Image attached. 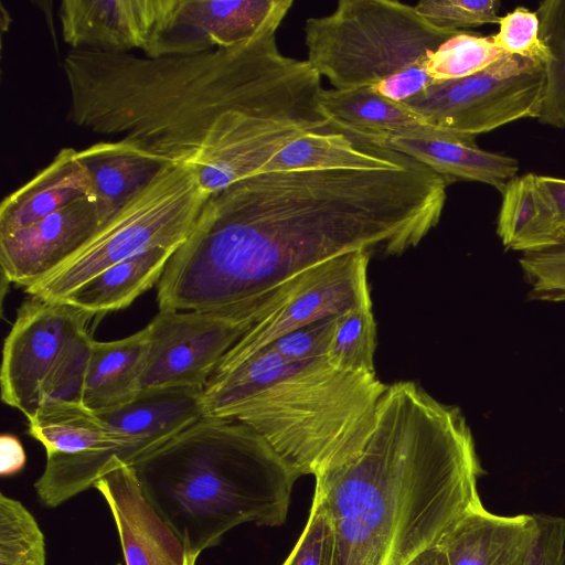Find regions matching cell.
Instances as JSON below:
<instances>
[{
  "label": "cell",
  "mask_w": 565,
  "mask_h": 565,
  "mask_svg": "<svg viewBox=\"0 0 565 565\" xmlns=\"http://www.w3.org/2000/svg\"><path fill=\"white\" fill-rule=\"evenodd\" d=\"M450 183L405 154L390 167L241 179L209 195L157 285L159 310L258 305L334 257L401 255L438 224Z\"/></svg>",
  "instance_id": "6da1fadb"
},
{
  "label": "cell",
  "mask_w": 565,
  "mask_h": 565,
  "mask_svg": "<svg viewBox=\"0 0 565 565\" xmlns=\"http://www.w3.org/2000/svg\"><path fill=\"white\" fill-rule=\"evenodd\" d=\"M277 30L190 55L71 50L67 119L190 166L210 193L260 173L288 143L330 122L321 76L279 51Z\"/></svg>",
  "instance_id": "7a4b0ae2"
},
{
  "label": "cell",
  "mask_w": 565,
  "mask_h": 565,
  "mask_svg": "<svg viewBox=\"0 0 565 565\" xmlns=\"http://www.w3.org/2000/svg\"><path fill=\"white\" fill-rule=\"evenodd\" d=\"M484 473L459 407L412 381L387 385L361 451L316 476L332 565H408L483 504Z\"/></svg>",
  "instance_id": "3957f363"
},
{
  "label": "cell",
  "mask_w": 565,
  "mask_h": 565,
  "mask_svg": "<svg viewBox=\"0 0 565 565\" xmlns=\"http://www.w3.org/2000/svg\"><path fill=\"white\" fill-rule=\"evenodd\" d=\"M131 467L194 564L237 525H281L299 478L250 427L209 416Z\"/></svg>",
  "instance_id": "277c9868"
},
{
  "label": "cell",
  "mask_w": 565,
  "mask_h": 565,
  "mask_svg": "<svg viewBox=\"0 0 565 565\" xmlns=\"http://www.w3.org/2000/svg\"><path fill=\"white\" fill-rule=\"evenodd\" d=\"M386 387L376 373L343 371L328 358L287 360L225 418L255 430L298 477H316L361 451Z\"/></svg>",
  "instance_id": "5b68a950"
},
{
  "label": "cell",
  "mask_w": 565,
  "mask_h": 565,
  "mask_svg": "<svg viewBox=\"0 0 565 565\" xmlns=\"http://www.w3.org/2000/svg\"><path fill=\"white\" fill-rule=\"evenodd\" d=\"M307 62L335 89L371 87L424 65L461 31L440 29L415 6L393 0H340L330 14L305 22Z\"/></svg>",
  "instance_id": "8992f818"
},
{
  "label": "cell",
  "mask_w": 565,
  "mask_h": 565,
  "mask_svg": "<svg viewBox=\"0 0 565 565\" xmlns=\"http://www.w3.org/2000/svg\"><path fill=\"white\" fill-rule=\"evenodd\" d=\"M211 193L188 164L168 163L70 258L25 292L62 301L90 278L153 247H179Z\"/></svg>",
  "instance_id": "52a82bcc"
},
{
  "label": "cell",
  "mask_w": 565,
  "mask_h": 565,
  "mask_svg": "<svg viewBox=\"0 0 565 565\" xmlns=\"http://www.w3.org/2000/svg\"><path fill=\"white\" fill-rule=\"evenodd\" d=\"M281 301L216 310H159L146 326L148 348L138 393L203 390L228 350Z\"/></svg>",
  "instance_id": "ba28073f"
},
{
  "label": "cell",
  "mask_w": 565,
  "mask_h": 565,
  "mask_svg": "<svg viewBox=\"0 0 565 565\" xmlns=\"http://www.w3.org/2000/svg\"><path fill=\"white\" fill-rule=\"evenodd\" d=\"M544 65L504 54L483 71L436 83L403 103L427 124L476 137L524 118H539Z\"/></svg>",
  "instance_id": "9c48e42d"
},
{
  "label": "cell",
  "mask_w": 565,
  "mask_h": 565,
  "mask_svg": "<svg viewBox=\"0 0 565 565\" xmlns=\"http://www.w3.org/2000/svg\"><path fill=\"white\" fill-rule=\"evenodd\" d=\"M369 252L344 254L300 274L288 297L256 321L228 350L217 367L233 366L308 323L372 306Z\"/></svg>",
  "instance_id": "30bf717a"
},
{
  "label": "cell",
  "mask_w": 565,
  "mask_h": 565,
  "mask_svg": "<svg viewBox=\"0 0 565 565\" xmlns=\"http://www.w3.org/2000/svg\"><path fill=\"white\" fill-rule=\"evenodd\" d=\"M94 318L64 301L30 296L19 307L3 342L1 399L26 419L40 408L42 385L60 354Z\"/></svg>",
  "instance_id": "8fae6325"
},
{
  "label": "cell",
  "mask_w": 565,
  "mask_h": 565,
  "mask_svg": "<svg viewBox=\"0 0 565 565\" xmlns=\"http://www.w3.org/2000/svg\"><path fill=\"white\" fill-rule=\"evenodd\" d=\"M292 0H177L172 19L147 57L198 54L247 42L279 28Z\"/></svg>",
  "instance_id": "7c38bea8"
},
{
  "label": "cell",
  "mask_w": 565,
  "mask_h": 565,
  "mask_svg": "<svg viewBox=\"0 0 565 565\" xmlns=\"http://www.w3.org/2000/svg\"><path fill=\"white\" fill-rule=\"evenodd\" d=\"M177 0H63L58 18L72 50H141L147 54L169 25Z\"/></svg>",
  "instance_id": "4fadbf2b"
},
{
  "label": "cell",
  "mask_w": 565,
  "mask_h": 565,
  "mask_svg": "<svg viewBox=\"0 0 565 565\" xmlns=\"http://www.w3.org/2000/svg\"><path fill=\"white\" fill-rule=\"evenodd\" d=\"M102 225L95 199L85 198L0 235L2 276L26 289L70 258Z\"/></svg>",
  "instance_id": "5bb4252c"
},
{
  "label": "cell",
  "mask_w": 565,
  "mask_h": 565,
  "mask_svg": "<svg viewBox=\"0 0 565 565\" xmlns=\"http://www.w3.org/2000/svg\"><path fill=\"white\" fill-rule=\"evenodd\" d=\"M110 509L126 565H195L142 491L131 466L113 459L94 483Z\"/></svg>",
  "instance_id": "9a60e30c"
},
{
  "label": "cell",
  "mask_w": 565,
  "mask_h": 565,
  "mask_svg": "<svg viewBox=\"0 0 565 565\" xmlns=\"http://www.w3.org/2000/svg\"><path fill=\"white\" fill-rule=\"evenodd\" d=\"M344 134L361 143L403 153L451 182L457 180L480 182L499 192H502L507 184L518 177L520 169L515 158L481 149L476 143V137L452 131L434 138Z\"/></svg>",
  "instance_id": "2e32d148"
},
{
  "label": "cell",
  "mask_w": 565,
  "mask_h": 565,
  "mask_svg": "<svg viewBox=\"0 0 565 565\" xmlns=\"http://www.w3.org/2000/svg\"><path fill=\"white\" fill-rule=\"evenodd\" d=\"M539 527L535 513L500 515L479 505L439 541L448 565H530Z\"/></svg>",
  "instance_id": "e0dca14e"
},
{
  "label": "cell",
  "mask_w": 565,
  "mask_h": 565,
  "mask_svg": "<svg viewBox=\"0 0 565 565\" xmlns=\"http://www.w3.org/2000/svg\"><path fill=\"white\" fill-rule=\"evenodd\" d=\"M85 198H94L90 175L78 150L61 149L31 180L3 199L0 235L28 226Z\"/></svg>",
  "instance_id": "ac0fdd59"
},
{
  "label": "cell",
  "mask_w": 565,
  "mask_h": 565,
  "mask_svg": "<svg viewBox=\"0 0 565 565\" xmlns=\"http://www.w3.org/2000/svg\"><path fill=\"white\" fill-rule=\"evenodd\" d=\"M78 152L103 224L170 163L124 139L97 142Z\"/></svg>",
  "instance_id": "d6986e66"
},
{
  "label": "cell",
  "mask_w": 565,
  "mask_h": 565,
  "mask_svg": "<svg viewBox=\"0 0 565 565\" xmlns=\"http://www.w3.org/2000/svg\"><path fill=\"white\" fill-rule=\"evenodd\" d=\"M320 105L329 127L343 132L434 138L450 131L427 124L405 105L386 99L370 87L323 89Z\"/></svg>",
  "instance_id": "ffe728a7"
},
{
  "label": "cell",
  "mask_w": 565,
  "mask_h": 565,
  "mask_svg": "<svg viewBox=\"0 0 565 565\" xmlns=\"http://www.w3.org/2000/svg\"><path fill=\"white\" fill-rule=\"evenodd\" d=\"M501 195L497 234L507 249L523 254L557 245L565 239L537 174L515 177Z\"/></svg>",
  "instance_id": "44dd1931"
},
{
  "label": "cell",
  "mask_w": 565,
  "mask_h": 565,
  "mask_svg": "<svg viewBox=\"0 0 565 565\" xmlns=\"http://www.w3.org/2000/svg\"><path fill=\"white\" fill-rule=\"evenodd\" d=\"M178 247H153L100 271L62 301L94 317L129 307L158 285Z\"/></svg>",
  "instance_id": "7402d4cb"
},
{
  "label": "cell",
  "mask_w": 565,
  "mask_h": 565,
  "mask_svg": "<svg viewBox=\"0 0 565 565\" xmlns=\"http://www.w3.org/2000/svg\"><path fill=\"white\" fill-rule=\"evenodd\" d=\"M148 348V329L113 341H94L83 404L103 412L127 403L138 394Z\"/></svg>",
  "instance_id": "603a6c76"
},
{
  "label": "cell",
  "mask_w": 565,
  "mask_h": 565,
  "mask_svg": "<svg viewBox=\"0 0 565 565\" xmlns=\"http://www.w3.org/2000/svg\"><path fill=\"white\" fill-rule=\"evenodd\" d=\"M403 153L361 143L329 126L288 143L262 172L297 169L382 168L398 163Z\"/></svg>",
  "instance_id": "cb8c5ba5"
},
{
  "label": "cell",
  "mask_w": 565,
  "mask_h": 565,
  "mask_svg": "<svg viewBox=\"0 0 565 565\" xmlns=\"http://www.w3.org/2000/svg\"><path fill=\"white\" fill-rule=\"evenodd\" d=\"M536 13L541 36L552 55L544 65V89L537 120L565 130V0L542 1Z\"/></svg>",
  "instance_id": "d4e9b609"
},
{
  "label": "cell",
  "mask_w": 565,
  "mask_h": 565,
  "mask_svg": "<svg viewBox=\"0 0 565 565\" xmlns=\"http://www.w3.org/2000/svg\"><path fill=\"white\" fill-rule=\"evenodd\" d=\"M504 54L507 53L494 45L491 36L461 31L429 53L424 67L436 84L475 75Z\"/></svg>",
  "instance_id": "484cf974"
},
{
  "label": "cell",
  "mask_w": 565,
  "mask_h": 565,
  "mask_svg": "<svg viewBox=\"0 0 565 565\" xmlns=\"http://www.w3.org/2000/svg\"><path fill=\"white\" fill-rule=\"evenodd\" d=\"M376 323L372 306L351 309L337 318L328 361L349 372L375 373Z\"/></svg>",
  "instance_id": "4316f807"
},
{
  "label": "cell",
  "mask_w": 565,
  "mask_h": 565,
  "mask_svg": "<svg viewBox=\"0 0 565 565\" xmlns=\"http://www.w3.org/2000/svg\"><path fill=\"white\" fill-rule=\"evenodd\" d=\"M45 539L18 500L0 493V565H45Z\"/></svg>",
  "instance_id": "83f0119b"
},
{
  "label": "cell",
  "mask_w": 565,
  "mask_h": 565,
  "mask_svg": "<svg viewBox=\"0 0 565 565\" xmlns=\"http://www.w3.org/2000/svg\"><path fill=\"white\" fill-rule=\"evenodd\" d=\"M94 341L89 328L70 340L42 385L40 407L61 403H83Z\"/></svg>",
  "instance_id": "f1b7e54d"
},
{
  "label": "cell",
  "mask_w": 565,
  "mask_h": 565,
  "mask_svg": "<svg viewBox=\"0 0 565 565\" xmlns=\"http://www.w3.org/2000/svg\"><path fill=\"white\" fill-rule=\"evenodd\" d=\"M499 31L492 42L504 53L545 65L552 57L550 47L541 36V22L536 11L519 6L500 17Z\"/></svg>",
  "instance_id": "f546056e"
},
{
  "label": "cell",
  "mask_w": 565,
  "mask_h": 565,
  "mask_svg": "<svg viewBox=\"0 0 565 565\" xmlns=\"http://www.w3.org/2000/svg\"><path fill=\"white\" fill-rule=\"evenodd\" d=\"M529 299L565 302V239L554 246L523 253L519 259Z\"/></svg>",
  "instance_id": "4dcf8cb0"
},
{
  "label": "cell",
  "mask_w": 565,
  "mask_h": 565,
  "mask_svg": "<svg viewBox=\"0 0 565 565\" xmlns=\"http://www.w3.org/2000/svg\"><path fill=\"white\" fill-rule=\"evenodd\" d=\"M500 7L498 0H424L415 6L427 21L451 31L499 23Z\"/></svg>",
  "instance_id": "1f68e13d"
},
{
  "label": "cell",
  "mask_w": 565,
  "mask_h": 565,
  "mask_svg": "<svg viewBox=\"0 0 565 565\" xmlns=\"http://www.w3.org/2000/svg\"><path fill=\"white\" fill-rule=\"evenodd\" d=\"M334 540L328 514L312 499L306 526L282 565H332Z\"/></svg>",
  "instance_id": "d6a6232c"
},
{
  "label": "cell",
  "mask_w": 565,
  "mask_h": 565,
  "mask_svg": "<svg viewBox=\"0 0 565 565\" xmlns=\"http://www.w3.org/2000/svg\"><path fill=\"white\" fill-rule=\"evenodd\" d=\"M339 316V315H338ZM338 316L308 323L269 344L288 361L328 358Z\"/></svg>",
  "instance_id": "836d02e7"
},
{
  "label": "cell",
  "mask_w": 565,
  "mask_h": 565,
  "mask_svg": "<svg viewBox=\"0 0 565 565\" xmlns=\"http://www.w3.org/2000/svg\"><path fill=\"white\" fill-rule=\"evenodd\" d=\"M537 536L530 565H565V519L535 513Z\"/></svg>",
  "instance_id": "e575fe53"
},
{
  "label": "cell",
  "mask_w": 565,
  "mask_h": 565,
  "mask_svg": "<svg viewBox=\"0 0 565 565\" xmlns=\"http://www.w3.org/2000/svg\"><path fill=\"white\" fill-rule=\"evenodd\" d=\"M433 84L424 65H417L381 81L370 88L386 99L403 104L415 98Z\"/></svg>",
  "instance_id": "d590c367"
},
{
  "label": "cell",
  "mask_w": 565,
  "mask_h": 565,
  "mask_svg": "<svg viewBox=\"0 0 565 565\" xmlns=\"http://www.w3.org/2000/svg\"><path fill=\"white\" fill-rule=\"evenodd\" d=\"M26 463V455L20 439L12 434L0 436V475L10 477L20 472Z\"/></svg>",
  "instance_id": "8d00e7d4"
},
{
  "label": "cell",
  "mask_w": 565,
  "mask_h": 565,
  "mask_svg": "<svg viewBox=\"0 0 565 565\" xmlns=\"http://www.w3.org/2000/svg\"><path fill=\"white\" fill-rule=\"evenodd\" d=\"M537 180L552 202L558 225L565 237V179L537 174Z\"/></svg>",
  "instance_id": "74e56055"
},
{
  "label": "cell",
  "mask_w": 565,
  "mask_h": 565,
  "mask_svg": "<svg viewBox=\"0 0 565 565\" xmlns=\"http://www.w3.org/2000/svg\"><path fill=\"white\" fill-rule=\"evenodd\" d=\"M408 565H448L445 551L437 544L425 551Z\"/></svg>",
  "instance_id": "f35d334b"
},
{
  "label": "cell",
  "mask_w": 565,
  "mask_h": 565,
  "mask_svg": "<svg viewBox=\"0 0 565 565\" xmlns=\"http://www.w3.org/2000/svg\"><path fill=\"white\" fill-rule=\"evenodd\" d=\"M116 565H120V564H116Z\"/></svg>",
  "instance_id": "ab89813d"
}]
</instances>
